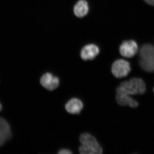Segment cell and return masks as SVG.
<instances>
[{"mask_svg": "<svg viewBox=\"0 0 154 154\" xmlns=\"http://www.w3.org/2000/svg\"><path fill=\"white\" fill-rule=\"evenodd\" d=\"M2 104L0 103V111L2 110Z\"/></svg>", "mask_w": 154, "mask_h": 154, "instance_id": "5bb4252c", "label": "cell"}, {"mask_svg": "<svg viewBox=\"0 0 154 154\" xmlns=\"http://www.w3.org/2000/svg\"><path fill=\"white\" fill-rule=\"evenodd\" d=\"M131 70L130 64L127 61L123 59H118L114 62L111 67V72L116 78L126 77Z\"/></svg>", "mask_w": 154, "mask_h": 154, "instance_id": "277c9868", "label": "cell"}, {"mask_svg": "<svg viewBox=\"0 0 154 154\" xmlns=\"http://www.w3.org/2000/svg\"><path fill=\"white\" fill-rule=\"evenodd\" d=\"M59 79L51 73L44 74L40 79V83L42 87L50 91H52L58 88L59 85Z\"/></svg>", "mask_w": 154, "mask_h": 154, "instance_id": "8992f818", "label": "cell"}, {"mask_svg": "<svg viewBox=\"0 0 154 154\" xmlns=\"http://www.w3.org/2000/svg\"><path fill=\"white\" fill-rule=\"evenodd\" d=\"M137 51V43L134 40L123 42L119 48V52L122 56L126 58L133 57Z\"/></svg>", "mask_w": 154, "mask_h": 154, "instance_id": "5b68a950", "label": "cell"}, {"mask_svg": "<svg viewBox=\"0 0 154 154\" xmlns=\"http://www.w3.org/2000/svg\"><path fill=\"white\" fill-rule=\"evenodd\" d=\"M146 91L145 83L141 79L138 78H132L122 82L116 89V92L130 96L143 94Z\"/></svg>", "mask_w": 154, "mask_h": 154, "instance_id": "6da1fadb", "label": "cell"}, {"mask_svg": "<svg viewBox=\"0 0 154 154\" xmlns=\"http://www.w3.org/2000/svg\"><path fill=\"white\" fill-rule=\"evenodd\" d=\"M144 1L149 5L154 6V0H144Z\"/></svg>", "mask_w": 154, "mask_h": 154, "instance_id": "4fadbf2b", "label": "cell"}, {"mask_svg": "<svg viewBox=\"0 0 154 154\" xmlns=\"http://www.w3.org/2000/svg\"><path fill=\"white\" fill-rule=\"evenodd\" d=\"M83 104L80 99L73 98L69 100L65 105L66 110L71 114H79L82 110Z\"/></svg>", "mask_w": 154, "mask_h": 154, "instance_id": "30bf717a", "label": "cell"}, {"mask_svg": "<svg viewBox=\"0 0 154 154\" xmlns=\"http://www.w3.org/2000/svg\"><path fill=\"white\" fill-rule=\"evenodd\" d=\"M72 153L70 150L65 149H62L58 152V154H71Z\"/></svg>", "mask_w": 154, "mask_h": 154, "instance_id": "7c38bea8", "label": "cell"}, {"mask_svg": "<svg viewBox=\"0 0 154 154\" xmlns=\"http://www.w3.org/2000/svg\"><path fill=\"white\" fill-rule=\"evenodd\" d=\"M82 144L79 150L82 154H101L103 152L102 147L96 138L88 133H84L80 137Z\"/></svg>", "mask_w": 154, "mask_h": 154, "instance_id": "3957f363", "label": "cell"}, {"mask_svg": "<svg viewBox=\"0 0 154 154\" xmlns=\"http://www.w3.org/2000/svg\"><path fill=\"white\" fill-rule=\"evenodd\" d=\"M153 91H154V89H153Z\"/></svg>", "mask_w": 154, "mask_h": 154, "instance_id": "9a60e30c", "label": "cell"}, {"mask_svg": "<svg viewBox=\"0 0 154 154\" xmlns=\"http://www.w3.org/2000/svg\"><path fill=\"white\" fill-rule=\"evenodd\" d=\"M11 126L5 119L0 118V146L11 137Z\"/></svg>", "mask_w": 154, "mask_h": 154, "instance_id": "52a82bcc", "label": "cell"}, {"mask_svg": "<svg viewBox=\"0 0 154 154\" xmlns=\"http://www.w3.org/2000/svg\"><path fill=\"white\" fill-rule=\"evenodd\" d=\"M89 11L88 3L85 0H80L75 6L74 12L78 17H83L88 14Z\"/></svg>", "mask_w": 154, "mask_h": 154, "instance_id": "8fae6325", "label": "cell"}, {"mask_svg": "<svg viewBox=\"0 0 154 154\" xmlns=\"http://www.w3.org/2000/svg\"><path fill=\"white\" fill-rule=\"evenodd\" d=\"M116 100L119 105L122 106H129L133 108L137 107V101L131 97L130 95L116 92Z\"/></svg>", "mask_w": 154, "mask_h": 154, "instance_id": "9c48e42d", "label": "cell"}, {"mask_svg": "<svg viewBox=\"0 0 154 154\" xmlns=\"http://www.w3.org/2000/svg\"><path fill=\"white\" fill-rule=\"evenodd\" d=\"M139 64L141 68L148 72H154V47L146 44L141 46L139 51Z\"/></svg>", "mask_w": 154, "mask_h": 154, "instance_id": "7a4b0ae2", "label": "cell"}, {"mask_svg": "<svg viewBox=\"0 0 154 154\" xmlns=\"http://www.w3.org/2000/svg\"><path fill=\"white\" fill-rule=\"evenodd\" d=\"M99 52V48L94 44H90L83 48L81 52V57L85 60L94 59Z\"/></svg>", "mask_w": 154, "mask_h": 154, "instance_id": "ba28073f", "label": "cell"}]
</instances>
